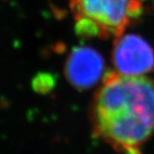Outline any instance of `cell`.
Here are the masks:
<instances>
[{
	"instance_id": "cell-3",
	"label": "cell",
	"mask_w": 154,
	"mask_h": 154,
	"mask_svg": "<svg viewBox=\"0 0 154 154\" xmlns=\"http://www.w3.org/2000/svg\"><path fill=\"white\" fill-rule=\"evenodd\" d=\"M114 41L112 60L116 72L125 76H144L154 70V50L140 35L127 34Z\"/></svg>"
},
{
	"instance_id": "cell-4",
	"label": "cell",
	"mask_w": 154,
	"mask_h": 154,
	"mask_svg": "<svg viewBox=\"0 0 154 154\" xmlns=\"http://www.w3.org/2000/svg\"><path fill=\"white\" fill-rule=\"evenodd\" d=\"M105 62L101 54L90 47H76L66 59L64 75L75 88L89 89L100 81Z\"/></svg>"
},
{
	"instance_id": "cell-1",
	"label": "cell",
	"mask_w": 154,
	"mask_h": 154,
	"mask_svg": "<svg viewBox=\"0 0 154 154\" xmlns=\"http://www.w3.org/2000/svg\"><path fill=\"white\" fill-rule=\"evenodd\" d=\"M90 114L95 137L122 154H143L154 135V81L107 72Z\"/></svg>"
},
{
	"instance_id": "cell-5",
	"label": "cell",
	"mask_w": 154,
	"mask_h": 154,
	"mask_svg": "<svg viewBox=\"0 0 154 154\" xmlns=\"http://www.w3.org/2000/svg\"><path fill=\"white\" fill-rule=\"evenodd\" d=\"M56 76L48 72H39L32 79V88L35 93L46 95L56 86Z\"/></svg>"
},
{
	"instance_id": "cell-2",
	"label": "cell",
	"mask_w": 154,
	"mask_h": 154,
	"mask_svg": "<svg viewBox=\"0 0 154 154\" xmlns=\"http://www.w3.org/2000/svg\"><path fill=\"white\" fill-rule=\"evenodd\" d=\"M145 0H70L76 35L82 38L119 37L144 11Z\"/></svg>"
}]
</instances>
